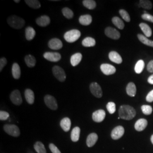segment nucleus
Segmentation results:
<instances>
[{"instance_id":"obj_24","label":"nucleus","mask_w":153,"mask_h":153,"mask_svg":"<svg viewBox=\"0 0 153 153\" xmlns=\"http://www.w3.org/2000/svg\"><path fill=\"white\" fill-rule=\"evenodd\" d=\"M21 74V68L17 63H14L12 66V75L14 79H18L20 78Z\"/></svg>"},{"instance_id":"obj_19","label":"nucleus","mask_w":153,"mask_h":153,"mask_svg":"<svg viewBox=\"0 0 153 153\" xmlns=\"http://www.w3.org/2000/svg\"><path fill=\"white\" fill-rule=\"evenodd\" d=\"M126 91L129 96L131 97H135L137 91L136 86L135 84L133 82H129L126 86Z\"/></svg>"},{"instance_id":"obj_4","label":"nucleus","mask_w":153,"mask_h":153,"mask_svg":"<svg viewBox=\"0 0 153 153\" xmlns=\"http://www.w3.org/2000/svg\"><path fill=\"white\" fill-rule=\"evenodd\" d=\"M4 130L7 134L13 137H18L21 133L19 128L14 124H6L4 126Z\"/></svg>"},{"instance_id":"obj_41","label":"nucleus","mask_w":153,"mask_h":153,"mask_svg":"<svg viewBox=\"0 0 153 153\" xmlns=\"http://www.w3.org/2000/svg\"><path fill=\"white\" fill-rule=\"evenodd\" d=\"M141 17L145 21L153 23V16H152L148 13H144L141 16Z\"/></svg>"},{"instance_id":"obj_3","label":"nucleus","mask_w":153,"mask_h":153,"mask_svg":"<svg viewBox=\"0 0 153 153\" xmlns=\"http://www.w3.org/2000/svg\"><path fill=\"white\" fill-rule=\"evenodd\" d=\"M81 32L78 30H71L67 31L64 34V39L68 43H74L81 36Z\"/></svg>"},{"instance_id":"obj_38","label":"nucleus","mask_w":153,"mask_h":153,"mask_svg":"<svg viewBox=\"0 0 153 153\" xmlns=\"http://www.w3.org/2000/svg\"><path fill=\"white\" fill-rule=\"evenodd\" d=\"M141 110L143 114L146 115H150L153 112V108L149 105H143L141 106Z\"/></svg>"},{"instance_id":"obj_12","label":"nucleus","mask_w":153,"mask_h":153,"mask_svg":"<svg viewBox=\"0 0 153 153\" xmlns=\"http://www.w3.org/2000/svg\"><path fill=\"white\" fill-rule=\"evenodd\" d=\"M100 70L102 71V73L106 76L114 74L116 71L115 67L109 64H102L100 65Z\"/></svg>"},{"instance_id":"obj_44","label":"nucleus","mask_w":153,"mask_h":153,"mask_svg":"<svg viewBox=\"0 0 153 153\" xmlns=\"http://www.w3.org/2000/svg\"><path fill=\"white\" fill-rule=\"evenodd\" d=\"M7 64V60L5 57H2L0 59V71H2L5 66Z\"/></svg>"},{"instance_id":"obj_33","label":"nucleus","mask_w":153,"mask_h":153,"mask_svg":"<svg viewBox=\"0 0 153 153\" xmlns=\"http://www.w3.org/2000/svg\"><path fill=\"white\" fill-rule=\"evenodd\" d=\"M25 2L29 7L34 9H38L41 7L40 3L38 0H26Z\"/></svg>"},{"instance_id":"obj_36","label":"nucleus","mask_w":153,"mask_h":153,"mask_svg":"<svg viewBox=\"0 0 153 153\" xmlns=\"http://www.w3.org/2000/svg\"><path fill=\"white\" fill-rule=\"evenodd\" d=\"M145 68V62L142 60L138 61L134 67V71L137 74H140Z\"/></svg>"},{"instance_id":"obj_10","label":"nucleus","mask_w":153,"mask_h":153,"mask_svg":"<svg viewBox=\"0 0 153 153\" xmlns=\"http://www.w3.org/2000/svg\"><path fill=\"white\" fill-rule=\"evenodd\" d=\"M125 130L123 126H117L111 131V136L112 138L114 140H117L120 139L121 137L124 135Z\"/></svg>"},{"instance_id":"obj_16","label":"nucleus","mask_w":153,"mask_h":153,"mask_svg":"<svg viewBox=\"0 0 153 153\" xmlns=\"http://www.w3.org/2000/svg\"><path fill=\"white\" fill-rule=\"evenodd\" d=\"M36 24L40 27H46L49 25L51 19L49 16H42L36 19Z\"/></svg>"},{"instance_id":"obj_42","label":"nucleus","mask_w":153,"mask_h":153,"mask_svg":"<svg viewBox=\"0 0 153 153\" xmlns=\"http://www.w3.org/2000/svg\"><path fill=\"white\" fill-rule=\"evenodd\" d=\"M9 117V114L8 112L1 111H0V120L2 121L6 120Z\"/></svg>"},{"instance_id":"obj_20","label":"nucleus","mask_w":153,"mask_h":153,"mask_svg":"<svg viewBox=\"0 0 153 153\" xmlns=\"http://www.w3.org/2000/svg\"><path fill=\"white\" fill-rule=\"evenodd\" d=\"M25 97L28 104H33L34 103L35 95L31 89L27 88L25 91Z\"/></svg>"},{"instance_id":"obj_5","label":"nucleus","mask_w":153,"mask_h":153,"mask_svg":"<svg viewBox=\"0 0 153 153\" xmlns=\"http://www.w3.org/2000/svg\"><path fill=\"white\" fill-rule=\"evenodd\" d=\"M52 72L55 78L60 82H64L66 79V74L64 69L59 66H55L52 68Z\"/></svg>"},{"instance_id":"obj_45","label":"nucleus","mask_w":153,"mask_h":153,"mask_svg":"<svg viewBox=\"0 0 153 153\" xmlns=\"http://www.w3.org/2000/svg\"><path fill=\"white\" fill-rule=\"evenodd\" d=\"M146 101L149 102V103H152L153 102V90H152L151 91H150L148 93L147 96H146Z\"/></svg>"},{"instance_id":"obj_49","label":"nucleus","mask_w":153,"mask_h":153,"mask_svg":"<svg viewBox=\"0 0 153 153\" xmlns=\"http://www.w3.org/2000/svg\"><path fill=\"white\" fill-rule=\"evenodd\" d=\"M14 2L16 3H19L20 2V0H14Z\"/></svg>"},{"instance_id":"obj_22","label":"nucleus","mask_w":153,"mask_h":153,"mask_svg":"<svg viewBox=\"0 0 153 153\" xmlns=\"http://www.w3.org/2000/svg\"><path fill=\"white\" fill-rule=\"evenodd\" d=\"M140 27L141 28L142 32L145 34V36L149 38L152 35V30L150 26L145 23H141L140 24Z\"/></svg>"},{"instance_id":"obj_18","label":"nucleus","mask_w":153,"mask_h":153,"mask_svg":"<svg viewBox=\"0 0 153 153\" xmlns=\"http://www.w3.org/2000/svg\"><path fill=\"white\" fill-rule=\"evenodd\" d=\"M108 57L110 60L112 61L113 62H115L116 64H120L123 62V59L120 55L116 51L110 52L108 55Z\"/></svg>"},{"instance_id":"obj_40","label":"nucleus","mask_w":153,"mask_h":153,"mask_svg":"<svg viewBox=\"0 0 153 153\" xmlns=\"http://www.w3.org/2000/svg\"><path fill=\"white\" fill-rule=\"evenodd\" d=\"M106 107L110 114H113L115 113L116 111V104L114 102H108L107 104Z\"/></svg>"},{"instance_id":"obj_29","label":"nucleus","mask_w":153,"mask_h":153,"mask_svg":"<svg viewBox=\"0 0 153 153\" xmlns=\"http://www.w3.org/2000/svg\"><path fill=\"white\" fill-rule=\"evenodd\" d=\"M82 45L85 47H94L96 44L95 40L91 37H87L82 40Z\"/></svg>"},{"instance_id":"obj_37","label":"nucleus","mask_w":153,"mask_h":153,"mask_svg":"<svg viewBox=\"0 0 153 153\" xmlns=\"http://www.w3.org/2000/svg\"><path fill=\"white\" fill-rule=\"evenodd\" d=\"M62 13L64 16L67 19H71L74 16V13L73 11L68 7L63 8L62 10Z\"/></svg>"},{"instance_id":"obj_26","label":"nucleus","mask_w":153,"mask_h":153,"mask_svg":"<svg viewBox=\"0 0 153 153\" xmlns=\"http://www.w3.org/2000/svg\"><path fill=\"white\" fill-rule=\"evenodd\" d=\"M25 61L27 66L29 68L34 67L36 65V62L35 57L31 55H26L25 56Z\"/></svg>"},{"instance_id":"obj_47","label":"nucleus","mask_w":153,"mask_h":153,"mask_svg":"<svg viewBox=\"0 0 153 153\" xmlns=\"http://www.w3.org/2000/svg\"><path fill=\"white\" fill-rule=\"evenodd\" d=\"M148 82L151 84V85H153V74L151 75L148 78Z\"/></svg>"},{"instance_id":"obj_25","label":"nucleus","mask_w":153,"mask_h":153,"mask_svg":"<svg viewBox=\"0 0 153 153\" xmlns=\"http://www.w3.org/2000/svg\"><path fill=\"white\" fill-rule=\"evenodd\" d=\"M82 55L80 53H76L71 56V63L73 66H76L78 65L82 60Z\"/></svg>"},{"instance_id":"obj_27","label":"nucleus","mask_w":153,"mask_h":153,"mask_svg":"<svg viewBox=\"0 0 153 153\" xmlns=\"http://www.w3.org/2000/svg\"><path fill=\"white\" fill-rule=\"evenodd\" d=\"M81 129L78 126L74 128L71 133V140L73 142H77L80 137Z\"/></svg>"},{"instance_id":"obj_2","label":"nucleus","mask_w":153,"mask_h":153,"mask_svg":"<svg viewBox=\"0 0 153 153\" xmlns=\"http://www.w3.org/2000/svg\"><path fill=\"white\" fill-rule=\"evenodd\" d=\"M7 22L11 27L15 29H21L25 25V21L22 18L16 15L9 16Z\"/></svg>"},{"instance_id":"obj_7","label":"nucleus","mask_w":153,"mask_h":153,"mask_svg":"<svg viewBox=\"0 0 153 153\" xmlns=\"http://www.w3.org/2000/svg\"><path fill=\"white\" fill-rule=\"evenodd\" d=\"M44 99L45 104L50 109L56 110L58 108L57 103L54 97L50 95H47L44 97Z\"/></svg>"},{"instance_id":"obj_9","label":"nucleus","mask_w":153,"mask_h":153,"mask_svg":"<svg viewBox=\"0 0 153 153\" xmlns=\"http://www.w3.org/2000/svg\"><path fill=\"white\" fill-rule=\"evenodd\" d=\"M10 99L11 102L16 105H19L22 103V96L18 90H15L11 92Z\"/></svg>"},{"instance_id":"obj_34","label":"nucleus","mask_w":153,"mask_h":153,"mask_svg":"<svg viewBox=\"0 0 153 153\" xmlns=\"http://www.w3.org/2000/svg\"><path fill=\"white\" fill-rule=\"evenodd\" d=\"M82 3L85 7L90 10L94 9L97 6L96 2L94 0H84Z\"/></svg>"},{"instance_id":"obj_17","label":"nucleus","mask_w":153,"mask_h":153,"mask_svg":"<svg viewBox=\"0 0 153 153\" xmlns=\"http://www.w3.org/2000/svg\"><path fill=\"white\" fill-rule=\"evenodd\" d=\"M98 140V134L95 133H92L88 134L87 140H86V144L88 148L93 147V146L95 145L96 142H97Z\"/></svg>"},{"instance_id":"obj_23","label":"nucleus","mask_w":153,"mask_h":153,"mask_svg":"<svg viewBox=\"0 0 153 153\" xmlns=\"http://www.w3.org/2000/svg\"><path fill=\"white\" fill-rule=\"evenodd\" d=\"M79 22L83 26H88L92 22V16L89 14L81 16L79 18Z\"/></svg>"},{"instance_id":"obj_43","label":"nucleus","mask_w":153,"mask_h":153,"mask_svg":"<svg viewBox=\"0 0 153 153\" xmlns=\"http://www.w3.org/2000/svg\"><path fill=\"white\" fill-rule=\"evenodd\" d=\"M49 148L52 153H61L60 150L53 143H50Z\"/></svg>"},{"instance_id":"obj_8","label":"nucleus","mask_w":153,"mask_h":153,"mask_svg":"<svg viewBox=\"0 0 153 153\" xmlns=\"http://www.w3.org/2000/svg\"><path fill=\"white\" fill-rule=\"evenodd\" d=\"M105 35L109 38L114 40H118L120 38V33L117 30L111 27H108L105 29Z\"/></svg>"},{"instance_id":"obj_13","label":"nucleus","mask_w":153,"mask_h":153,"mask_svg":"<svg viewBox=\"0 0 153 153\" xmlns=\"http://www.w3.org/2000/svg\"><path fill=\"white\" fill-rule=\"evenodd\" d=\"M105 117V112L103 109H99L94 112L92 115L93 121L96 123H101L104 120Z\"/></svg>"},{"instance_id":"obj_48","label":"nucleus","mask_w":153,"mask_h":153,"mask_svg":"<svg viewBox=\"0 0 153 153\" xmlns=\"http://www.w3.org/2000/svg\"><path fill=\"white\" fill-rule=\"evenodd\" d=\"M150 140H151V142L153 144V134L151 136V138H150Z\"/></svg>"},{"instance_id":"obj_14","label":"nucleus","mask_w":153,"mask_h":153,"mask_svg":"<svg viewBox=\"0 0 153 153\" xmlns=\"http://www.w3.org/2000/svg\"><path fill=\"white\" fill-rule=\"evenodd\" d=\"M48 47L51 49L59 50L62 48L63 45L59 39L53 38L51 39L48 42Z\"/></svg>"},{"instance_id":"obj_39","label":"nucleus","mask_w":153,"mask_h":153,"mask_svg":"<svg viewBox=\"0 0 153 153\" xmlns=\"http://www.w3.org/2000/svg\"><path fill=\"white\" fill-rule=\"evenodd\" d=\"M119 14H120V16L123 18V19L124 21H126V22H129L131 21L130 16L128 14V13L125 10L120 9L119 10Z\"/></svg>"},{"instance_id":"obj_28","label":"nucleus","mask_w":153,"mask_h":153,"mask_svg":"<svg viewBox=\"0 0 153 153\" xmlns=\"http://www.w3.org/2000/svg\"><path fill=\"white\" fill-rule=\"evenodd\" d=\"M36 32L31 27H27L25 30V36L27 40H31L35 36Z\"/></svg>"},{"instance_id":"obj_46","label":"nucleus","mask_w":153,"mask_h":153,"mask_svg":"<svg viewBox=\"0 0 153 153\" xmlns=\"http://www.w3.org/2000/svg\"><path fill=\"white\" fill-rule=\"evenodd\" d=\"M147 70L150 73H153V60H151L147 65Z\"/></svg>"},{"instance_id":"obj_15","label":"nucleus","mask_w":153,"mask_h":153,"mask_svg":"<svg viewBox=\"0 0 153 153\" xmlns=\"http://www.w3.org/2000/svg\"><path fill=\"white\" fill-rule=\"evenodd\" d=\"M148 121L145 119H140L136 122L134 124V128L138 131H143L148 126Z\"/></svg>"},{"instance_id":"obj_32","label":"nucleus","mask_w":153,"mask_h":153,"mask_svg":"<svg viewBox=\"0 0 153 153\" xmlns=\"http://www.w3.org/2000/svg\"><path fill=\"white\" fill-rule=\"evenodd\" d=\"M112 22L113 24L117 27L120 30H123L124 28V23L119 17L114 16L112 19Z\"/></svg>"},{"instance_id":"obj_6","label":"nucleus","mask_w":153,"mask_h":153,"mask_svg":"<svg viewBox=\"0 0 153 153\" xmlns=\"http://www.w3.org/2000/svg\"><path fill=\"white\" fill-rule=\"evenodd\" d=\"M90 90L91 94L96 98H100L103 96V91L102 88L98 83L92 82L90 85Z\"/></svg>"},{"instance_id":"obj_31","label":"nucleus","mask_w":153,"mask_h":153,"mask_svg":"<svg viewBox=\"0 0 153 153\" xmlns=\"http://www.w3.org/2000/svg\"><path fill=\"white\" fill-rule=\"evenodd\" d=\"M33 148L38 153H47L46 149L42 142L40 141L35 142L33 145Z\"/></svg>"},{"instance_id":"obj_1","label":"nucleus","mask_w":153,"mask_h":153,"mask_svg":"<svg viewBox=\"0 0 153 153\" xmlns=\"http://www.w3.org/2000/svg\"><path fill=\"white\" fill-rule=\"evenodd\" d=\"M119 115L121 119L126 120H131L136 115V110L129 105H123L119 109Z\"/></svg>"},{"instance_id":"obj_21","label":"nucleus","mask_w":153,"mask_h":153,"mask_svg":"<svg viewBox=\"0 0 153 153\" xmlns=\"http://www.w3.org/2000/svg\"><path fill=\"white\" fill-rule=\"evenodd\" d=\"M60 126L64 131H68L71 129V120L69 117H64L60 121Z\"/></svg>"},{"instance_id":"obj_30","label":"nucleus","mask_w":153,"mask_h":153,"mask_svg":"<svg viewBox=\"0 0 153 153\" xmlns=\"http://www.w3.org/2000/svg\"><path fill=\"white\" fill-rule=\"evenodd\" d=\"M137 37L139 39V40L145 45H146L149 47H152L153 48V41L149 40V39L146 37L145 36L143 35L142 34H138Z\"/></svg>"},{"instance_id":"obj_35","label":"nucleus","mask_w":153,"mask_h":153,"mask_svg":"<svg viewBox=\"0 0 153 153\" xmlns=\"http://www.w3.org/2000/svg\"><path fill=\"white\" fill-rule=\"evenodd\" d=\"M139 6L142 8L146 9V10H150L153 7V4L149 0H141L140 1Z\"/></svg>"},{"instance_id":"obj_11","label":"nucleus","mask_w":153,"mask_h":153,"mask_svg":"<svg viewBox=\"0 0 153 153\" xmlns=\"http://www.w3.org/2000/svg\"><path fill=\"white\" fill-rule=\"evenodd\" d=\"M43 56L46 60L51 62H58L61 59V56L58 52H47L44 53Z\"/></svg>"}]
</instances>
